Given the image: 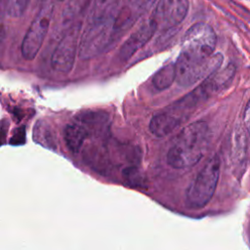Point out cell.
I'll list each match as a JSON object with an SVG mask.
<instances>
[{
    "mask_svg": "<svg viewBox=\"0 0 250 250\" xmlns=\"http://www.w3.org/2000/svg\"><path fill=\"white\" fill-rule=\"evenodd\" d=\"M216 43V33L208 23L196 22L186 31L175 62L176 81L180 86L193 85L222 66L223 55L214 54Z\"/></svg>",
    "mask_w": 250,
    "mask_h": 250,
    "instance_id": "cell-1",
    "label": "cell"
},
{
    "mask_svg": "<svg viewBox=\"0 0 250 250\" xmlns=\"http://www.w3.org/2000/svg\"><path fill=\"white\" fill-rule=\"evenodd\" d=\"M224 89L218 76L209 74L199 86L155 114L149 122V131L159 138L169 135L188 120L199 105Z\"/></svg>",
    "mask_w": 250,
    "mask_h": 250,
    "instance_id": "cell-2",
    "label": "cell"
},
{
    "mask_svg": "<svg viewBox=\"0 0 250 250\" xmlns=\"http://www.w3.org/2000/svg\"><path fill=\"white\" fill-rule=\"evenodd\" d=\"M210 139L211 133L207 122L197 120L189 123L173 140L167 152L168 164L176 169L195 165L207 151Z\"/></svg>",
    "mask_w": 250,
    "mask_h": 250,
    "instance_id": "cell-3",
    "label": "cell"
},
{
    "mask_svg": "<svg viewBox=\"0 0 250 250\" xmlns=\"http://www.w3.org/2000/svg\"><path fill=\"white\" fill-rule=\"evenodd\" d=\"M221 161L212 156L199 171L186 191L185 203L189 209H201L212 199L220 178Z\"/></svg>",
    "mask_w": 250,
    "mask_h": 250,
    "instance_id": "cell-4",
    "label": "cell"
},
{
    "mask_svg": "<svg viewBox=\"0 0 250 250\" xmlns=\"http://www.w3.org/2000/svg\"><path fill=\"white\" fill-rule=\"evenodd\" d=\"M53 12V4H45L38 11L26 30L21 43V55L26 61L33 60L41 49L51 24Z\"/></svg>",
    "mask_w": 250,
    "mask_h": 250,
    "instance_id": "cell-5",
    "label": "cell"
},
{
    "mask_svg": "<svg viewBox=\"0 0 250 250\" xmlns=\"http://www.w3.org/2000/svg\"><path fill=\"white\" fill-rule=\"evenodd\" d=\"M81 26V21H74L64 31L51 57L53 70L60 73H68L72 69L78 51Z\"/></svg>",
    "mask_w": 250,
    "mask_h": 250,
    "instance_id": "cell-6",
    "label": "cell"
},
{
    "mask_svg": "<svg viewBox=\"0 0 250 250\" xmlns=\"http://www.w3.org/2000/svg\"><path fill=\"white\" fill-rule=\"evenodd\" d=\"M188 7V0H156L150 16L156 21L158 28L168 30L185 20Z\"/></svg>",
    "mask_w": 250,
    "mask_h": 250,
    "instance_id": "cell-7",
    "label": "cell"
},
{
    "mask_svg": "<svg viewBox=\"0 0 250 250\" xmlns=\"http://www.w3.org/2000/svg\"><path fill=\"white\" fill-rule=\"evenodd\" d=\"M157 29L156 21L151 16L147 17L122 44L118 53L119 60L121 62H127L131 59L137 51L143 48L152 38Z\"/></svg>",
    "mask_w": 250,
    "mask_h": 250,
    "instance_id": "cell-8",
    "label": "cell"
},
{
    "mask_svg": "<svg viewBox=\"0 0 250 250\" xmlns=\"http://www.w3.org/2000/svg\"><path fill=\"white\" fill-rule=\"evenodd\" d=\"M86 136L87 128L80 121L68 124L65 128V141L68 147L73 151L79 150Z\"/></svg>",
    "mask_w": 250,
    "mask_h": 250,
    "instance_id": "cell-9",
    "label": "cell"
},
{
    "mask_svg": "<svg viewBox=\"0 0 250 250\" xmlns=\"http://www.w3.org/2000/svg\"><path fill=\"white\" fill-rule=\"evenodd\" d=\"M176 80L175 62L168 63L162 66L152 77V85L159 91L165 90L170 87Z\"/></svg>",
    "mask_w": 250,
    "mask_h": 250,
    "instance_id": "cell-10",
    "label": "cell"
},
{
    "mask_svg": "<svg viewBox=\"0 0 250 250\" xmlns=\"http://www.w3.org/2000/svg\"><path fill=\"white\" fill-rule=\"evenodd\" d=\"M120 0H95L92 6L90 20L102 17L116 6Z\"/></svg>",
    "mask_w": 250,
    "mask_h": 250,
    "instance_id": "cell-11",
    "label": "cell"
},
{
    "mask_svg": "<svg viewBox=\"0 0 250 250\" xmlns=\"http://www.w3.org/2000/svg\"><path fill=\"white\" fill-rule=\"evenodd\" d=\"M29 0H5L6 14L13 18L21 17L28 6Z\"/></svg>",
    "mask_w": 250,
    "mask_h": 250,
    "instance_id": "cell-12",
    "label": "cell"
},
{
    "mask_svg": "<svg viewBox=\"0 0 250 250\" xmlns=\"http://www.w3.org/2000/svg\"><path fill=\"white\" fill-rule=\"evenodd\" d=\"M5 2L0 1V57L2 56L5 44H6V37H7V31H6V25H5Z\"/></svg>",
    "mask_w": 250,
    "mask_h": 250,
    "instance_id": "cell-13",
    "label": "cell"
},
{
    "mask_svg": "<svg viewBox=\"0 0 250 250\" xmlns=\"http://www.w3.org/2000/svg\"><path fill=\"white\" fill-rule=\"evenodd\" d=\"M245 122H246V126L248 128V131L250 133V100L245 108Z\"/></svg>",
    "mask_w": 250,
    "mask_h": 250,
    "instance_id": "cell-14",
    "label": "cell"
},
{
    "mask_svg": "<svg viewBox=\"0 0 250 250\" xmlns=\"http://www.w3.org/2000/svg\"><path fill=\"white\" fill-rule=\"evenodd\" d=\"M58 1H61V0H58Z\"/></svg>",
    "mask_w": 250,
    "mask_h": 250,
    "instance_id": "cell-15",
    "label": "cell"
}]
</instances>
